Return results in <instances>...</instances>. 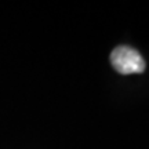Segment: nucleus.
I'll use <instances>...</instances> for the list:
<instances>
[{
	"mask_svg": "<svg viewBox=\"0 0 149 149\" xmlns=\"http://www.w3.org/2000/svg\"><path fill=\"white\" fill-rule=\"evenodd\" d=\"M112 66L120 74L142 73L145 70V61L142 55L128 46H119L111 54Z\"/></svg>",
	"mask_w": 149,
	"mask_h": 149,
	"instance_id": "obj_1",
	"label": "nucleus"
}]
</instances>
